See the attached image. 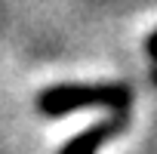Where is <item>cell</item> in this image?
Segmentation results:
<instances>
[{"label": "cell", "mask_w": 157, "mask_h": 154, "mask_svg": "<svg viewBox=\"0 0 157 154\" xmlns=\"http://www.w3.org/2000/svg\"><path fill=\"white\" fill-rule=\"evenodd\" d=\"M123 126H126V114H114L111 120H99V123L86 126L83 133H77L71 142H65L59 154H96L105 142H111L114 136H120Z\"/></svg>", "instance_id": "7a4b0ae2"}, {"label": "cell", "mask_w": 157, "mask_h": 154, "mask_svg": "<svg viewBox=\"0 0 157 154\" xmlns=\"http://www.w3.org/2000/svg\"><path fill=\"white\" fill-rule=\"evenodd\" d=\"M154 80H157V71H154Z\"/></svg>", "instance_id": "277c9868"}, {"label": "cell", "mask_w": 157, "mask_h": 154, "mask_svg": "<svg viewBox=\"0 0 157 154\" xmlns=\"http://www.w3.org/2000/svg\"><path fill=\"white\" fill-rule=\"evenodd\" d=\"M132 93L126 83H59L37 96V111L46 117H65L86 108H111L114 114H126Z\"/></svg>", "instance_id": "6da1fadb"}, {"label": "cell", "mask_w": 157, "mask_h": 154, "mask_svg": "<svg viewBox=\"0 0 157 154\" xmlns=\"http://www.w3.org/2000/svg\"><path fill=\"white\" fill-rule=\"evenodd\" d=\"M145 49H148V56H151V59H157V31L145 40Z\"/></svg>", "instance_id": "3957f363"}]
</instances>
